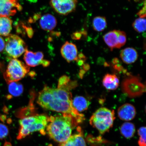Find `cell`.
Masks as SVG:
<instances>
[{
	"mask_svg": "<svg viewBox=\"0 0 146 146\" xmlns=\"http://www.w3.org/2000/svg\"><path fill=\"white\" fill-rule=\"evenodd\" d=\"M120 56L124 63L129 64L136 61L138 54L135 48L132 47H127L121 50Z\"/></svg>",
	"mask_w": 146,
	"mask_h": 146,
	"instance_id": "cell-15",
	"label": "cell"
},
{
	"mask_svg": "<svg viewBox=\"0 0 146 146\" xmlns=\"http://www.w3.org/2000/svg\"><path fill=\"white\" fill-rule=\"evenodd\" d=\"M12 21L10 18L0 17V36H8L12 29Z\"/></svg>",
	"mask_w": 146,
	"mask_h": 146,
	"instance_id": "cell-18",
	"label": "cell"
},
{
	"mask_svg": "<svg viewBox=\"0 0 146 146\" xmlns=\"http://www.w3.org/2000/svg\"><path fill=\"white\" fill-rule=\"evenodd\" d=\"M115 119L114 110L102 107L98 109L93 114L89 122L100 134H104L112 127Z\"/></svg>",
	"mask_w": 146,
	"mask_h": 146,
	"instance_id": "cell-4",
	"label": "cell"
},
{
	"mask_svg": "<svg viewBox=\"0 0 146 146\" xmlns=\"http://www.w3.org/2000/svg\"><path fill=\"white\" fill-rule=\"evenodd\" d=\"M40 25L41 28L46 31L53 30L57 24L55 17L50 14H45L42 16L40 20Z\"/></svg>",
	"mask_w": 146,
	"mask_h": 146,
	"instance_id": "cell-16",
	"label": "cell"
},
{
	"mask_svg": "<svg viewBox=\"0 0 146 146\" xmlns=\"http://www.w3.org/2000/svg\"><path fill=\"white\" fill-rule=\"evenodd\" d=\"M49 120L50 123L46 127V132L50 138L60 144L68 139L72 129L78 123L75 119L67 114L51 116Z\"/></svg>",
	"mask_w": 146,
	"mask_h": 146,
	"instance_id": "cell-2",
	"label": "cell"
},
{
	"mask_svg": "<svg viewBox=\"0 0 146 146\" xmlns=\"http://www.w3.org/2000/svg\"><path fill=\"white\" fill-rule=\"evenodd\" d=\"M118 117L124 121H129L134 119L136 115L135 107L130 104H124L118 108L117 111Z\"/></svg>",
	"mask_w": 146,
	"mask_h": 146,
	"instance_id": "cell-13",
	"label": "cell"
},
{
	"mask_svg": "<svg viewBox=\"0 0 146 146\" xmlns=\"http://www.w3.org/2000/svg\"><path fill=\"white\" fill-rule=\"evenodd\" d=\"M119 80L114 74H107L104 77L103 84L104 86L109 90H115L119 86Z\"/></svg>",
	"mask_w": 146,
	"mask_h": 146,
	"instance_id": "cell-17",
	"label": "cell"
},
{
	"mask_svg": "<svg viewBox=\"0 0 146 146\" xmlns=\"http://www.w3.org/2000/svg\"><path fill=\"white\" fill-rule=\"evenodd\" d=\"M139 136L138 143L139 146H146V127H140L138 130Z\"/></svg>",
	"mask_w": 146,
	"mask_h": 146,
	"instance_id": "cell-24",
	"label": "cell"
},
{
	"mask_svg": "<svg viewBox=\"0 0 146 146\" xmlns=\"http://www.w3.org/2000/svg\"><path fill=\"white\" fill-rule=\"evenodd\" d=\"M49 122V117L44 114L36 115L22 119L19 121L20 128L17 139H22L31 133L37 131L45 135V130Z\"/></svg>",
	"mask_w": 146,
	"mask_h": 146,
	"instance_id": "cell-3",
	"label": "cell"
},
{
	"mask_svg": "<svg viewBox=\"0 0 146 146\" xmlns=\"http://www.w3.org/2000/svg\"><path fill=\"white\" fill-rule=\"evenodd\" d=\"M8 84L9 92L11 95L16 97L22 94L23 88L21 84L17 82H12Z\"/></svg>",
	"mask_w": 146,
	"mask_h": 146,
	"instance_id": "cell-22",
	"label": "cell"
},
{
	"mask_svg": "<svg viewBox=\"0 0 146 146\" xmlns=\"http://www.w3.org/2000/svg\"><path fill=\"white\" fill-rule=\"evenodd\" d=\"M120 132L125 138L129 139L132 138L135 132V127L132 123L125 122L121 126Z\"/></svg>",
	"mask_w": 146,
	"mask_h": 146,
	"instance_id": "cell-20",
	"label": "cell"
},
{
	"mask_svg": "<svg viewBox=\"0 0 146 146\" xmlns=\"http://www.w3.org/2000/svg\"><path fill=\"white\" fill-rule=\"evenodd\" d=\"M103 39L106 44L112 50L114 49L121 48L125 44L126 34L123 31L114 30L106 34L103 36Z\"/></svg>",
	"mask_w": 146,
	"mask_h": 146,
	"instance_id": "cell-8",
	"label": "cell"
},
{
	"mask_svg": "<svg viewBox=\"0 0 146 146\" xmlns=\"http://www.w3.org/2000/svg\"><path fill=\"white\" fill-rule=\"evenodd\" d=\"M44 55L40 52H33L27 50L25 53L24 59L28 66L35 67L42 65L44 67L48 66L50 62L43 59Z\"/></svg>",
	"mask_w": 146,
	"mask_h": 146,
	"instance_id": "cell-10",
	"label": "cell"
},
{
	"mask_svg": "<svg viewBox=\"0 0 146 146\" xmlns=\"http://www.w3.org/2000/svg\"><path fill=\"white\" fill-rule=\"evenodd\" d=\"M122 90L129 98L137 97L145 92V86L137 76H130L122 82Z\"/></svg>",
	"mask_w": 146,
	"mask_h": 146,
	"instance_id": "cell-7",
	"label": "cell"
},
{
	"mask_svg": "<svg viewBox=\"0 0 146 146\" xmlns=\"http://www.w3.org/2000/svg\"><path fill=\"white\" fill-rule=\"evenodd\" d=\"M9 129L4 124L0 123V139H3L8 136Z\"/></svg>",
	"mask_w": 146,
	"mask_h": 146,
	"instance_id": "cell-25",
	"label": "cell"
},
{
	"mask_svg": "<svg viewBox=\"0 0 146 146\" xmlns=\"http://www.w3.org/2000/svg\"><path fill=\"white\" fill-rule=\"evenodd\" d=\"M13 1H18V0H13Z\"/></svg>",
	"mask_w": 146,
	"mask_h": 146,
	"instance_id": "cell-30",
	"label": "cell"
},
{
	"mask_svg": "<svg viewBox=\"0 0 146 146\" xmlns=\"http://www.w3.org/2000/svg\"><path fill=\"white\" fill-rule=\"evenodd\" d=\"M82 33L81 32H76L73 33L72 38L74 40H79L81 38Z\"/></svg>",
	"mask_w": 146,
	"mask_h": 146,
	"instance_id": "cell-27",
	"label": "cell"
},
{
	"mask_svg": "<svg viewBox=\"0 0 146 146\" xmlns=\"http://www.w3.org/2000/svg\"><path fill=\"white\" fill-rule=\"evenodd\" d=\"M5 50L7 54L13 59H16L24 53L27 46L19 36L10 34L5 39Z\"/></svg>",
	"mask_w": 146,
	"mask_h": 146,
	"instance_id": "cell-6",
	"label": "cell"
},
{
	"mask_svg": "<svg viewBox=\"0 0 146 146\" xmlns=\"http://www.w3.org/2000/svg\"><path fill=\"white\" fill-rule=\"evenodd\" d=\"M146 21L145 18H139L133 22V28L137 32L142 33L146 30Z\"/></svg>",
	"mask_w": 146,
	"mask_h": 146,
	"instance_id": "cell-23",
	"label": "cell"
},
{
	"mask_svg": "<svg viewBox=\"0 0 146 146\" xmlns=\"http://www.w3.org/2000/svg\"><path fill=\"white\" fill-rule=\"evenodd\" d=\"M5 47V42L3 38L0 36V53L4 50Z\"/></svg>",
	"mask_w": 146,
	"mask_h": 146,
	"instance_id": "cell-28",
	"label": "cell"
},
{
	"mask_svg": "<svg viewBox=\"0 0 146 146\" xmlns=\"http://www.w3.org/2000/svg\"><path fill=\"white\" fill-rule=\"evenodd\" d=\"M75 84L69 82L64 85H58L57 88L44 87L39 93L37 103L48 110L70 115L78 123H81L84 120V116L73 106L72 95L70 91L74 87L73 85Z\"/></svg>",
	"mask_w": 146,
	"mask_h": 146,
	"instance_id": "cell-1",
	"label": "cell"
},
{
	"mask_svg": "<svg viewBox=\"0 0 146 146\" xmlns=\"http://www.w3.org/2000/svg\"><path fill=\"white\" fill-rule=\"evenodd\" d=\"M138 15L139 16L140 18H145L146 17V4L145 1V5L137 13Z\"/></svg>",
	"mask_w": 146,
	"mask_h": 146,
	"instance_id": "cell-26",
	"label": "cell"
},
{
	"mask_svg": "<svg viewBox=\"0 0 146 146\" xmlns=\"http://www.w3.org/2000/svg\"><path fill=\"white\" fill-rule=\"evenodd\" d=\"M78 0H50V4L58 13L66 15L76 10Z\"/></svg>",
	"mask_w": 146,
	"mask_h": 146,
	"instance_id": "cell-9",
	"label": "cell"
},
{
	"mask_svg": "<svg viewBox=\"0 0 146 146\" xmlns=\"http://www.w3.org/2000/svg\"><path fill=\"white\" fill-rule=\"evenodd\" d=\"M3 146H12V145L10 142L5 141Z\"/></svg>",
	"mask_w": 146,
	"mask_h": 146,
	"instance_id": "cell-29",
	"label": "cell"
},
{
	"mask_svg": "<svg viewBox=\"0 0 146 146\" xmlns=\"http://www.w3.org/2000/svg\"><path fill=\"white\" fill-rule=\"evenodd\" d=\"M77 133L72 135L60 146H87L83 132L80 127H78Z\"/></svg>",
	"mask_w": 146,
	"mask_h": 146,
	"instance_id": "cell-14",
	"label": "cell"
},
{
	"mask_svg": "<svg viewBox=\"0 0 146 146\" xmlns=\"http://www.w3.org/2000/svg\"><path fill=\"white\" fill-rule=\"evenodd\" d=\"M22 7L18 1L13 0H0V17L14 16Z\"/></svg>",
	"mask_w": 146,
	"mask_h": 146,
	"instance_id": "cell-11",
	"label": "cell"
},
{
	"mask_svg": "<svg viewBox=\"0 0 146 146\" xmlns=\"http://www.w3.org/2000/svg\"><path fill=\"white\" fill-rule=\"evenodd\" d=\"M62 56L68 62L76 61L78 59V51L77 47L74 44L66 41L62 46L61 49Z\"/></svg>",
	"mask_w": 146,
	"mask_h": 146,
	"instance_id": "cell-12",
	"label": "cell"
},
{
	"mask_svg": "<svg viewBox=\"0 0 146 146\" xmlns=\"http://www.w3.org/2000/svg\"><path fill=\"white\" fill-rule=\"evenodd\" d=\"M106 18L103 16H98L94 18L92 23L93 28L98 32L103 31L107 27Z\"/></svg>",
	"mask_w": 146,
	"mask_h": 146,
	"instance_id": "cell-21",
	"label": "cell"
},
{
	"mask_svg": "<svg viewBox=\"0 0 146 146\" xmlns=\"http://www.w3.org/2000/svg\"><path fill=\"white\" fill-rule=\"evenodd\" d=\"M30 71V67L16 59L11 60L3 77L7 83L17 82L23 78Z\"/></svg>",
	"mask_w": 146,
	"mask_h": 146,
	"instance_id": "cell-5",
	"label": "cell"
},
{
	"mask_svg": "<svg viewBox=\"0 0 146 146\" xmlns=\"http://www.w3.org/2000/svg\"><path fill=\"white\" fill-rule=\"evenodd\" d=\"M73 106L78 112H83L88 108L89 103L85 98L78 96L72 100Z\"/></svg>",
	"mask_w": 146,
	"mask_h": 146,
	"instance_id": "cell-19",
	"label": "cell"
}]
</instances>
